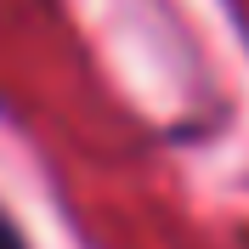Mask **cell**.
I'll return each instance as SVG.
<instances>
[{"instance_id":"cell-1","label":"cell","mask_w":249,"mask_h":249,"mask_svg":"<svg viewBox=\"0 0 249 249\" xmlns=\"http://www.w3.org/2000/svg\"><path fill=\"white\" fill-rule=\"evenodd\" d=\"M0 249H29V244H23V232L12 227V215H0Z\"/></svg>"}]
</instances>
